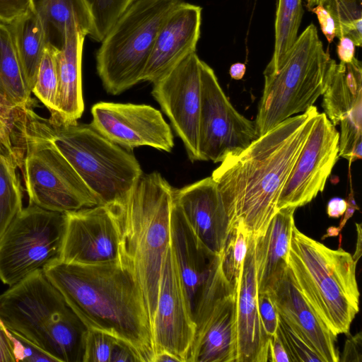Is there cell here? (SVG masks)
I'll return each mask as SVG.
<instances>
[{
    "mask_svg": "<svg viewBox=\"0 0 362 362\" xmlns=\"http://www.w3.org/2000/svg\"><path fill=\"white\" fill-rule=\"evenodd\" d=\"M318 113L313 105L287 118L213 171L230 228L241 222L253 235L266 229Z\"/></svg>",
    "mask_w": 362,
    "mask_h": 362,
    "instance_id": "6da1fadb",
    "label": "cell"
},
{
    "mask_svg": "<svg viewBox=\"0 0 362 362\" xmlns=\"http://www.w3.org/2000/svg\"><path fill=\"white\" fill-rule=\"evenodd\" d=\"M43 272L88 329L127 343L141 362L156 355L150 320L133 275L119 260L95 264L54 262Z\"/></svg>",
    "mask_w": 362,
    "mask_h": 362,
    "instance_id": "7a4b0ae2",
    "label": "cell"
},
{
    "mask_svg": "<svg viewBox=\"0 0 362 362\" xmlns=\"http://www.w3.org/2000/svg\"><path fill=\"white\" fill-rule=\"evenodd\" d=\"M173 192L159 173L153 172L142 175L124 200L107 205L118 230L119 262L139 287L151 326L170 245Z\"/></svg>",
    "mask_w": 362,
    "mask_h": 362,
    "instance_id": "3957f363",
    "label": "cell"
},
{
    "mask_svg": "<svg viewBox=\"0 0 362 362\" xmlns=\"http://www.w3.org/2000/svg\"><path fill=\"white\" fill-rule=\"evenodd\" d=\"M23 132L49 141L102 204L124 200L143 175L132 153L105 138L90 124L55 125L33 107H26L21 129Z\"/></svg>",
    "mask_w": 362,
    "mask_h": 362,
    "instance_id": "277c9868",
    "label": "cell"
},
{
    "mask_svg": "<svg viewBox=\"0 0 362 362\" xmlns=\"http://www.w3.org/2000/svg\"><path fill=\"white\" fill-rule=\"evenodd\" d=\"M0 320L58 362H83L88 328L43 270L0 294Z\"/></svg>",
    "mask_w": 362,
    "mask_h": 362,
    "instance_id": "5b68a950",
    "label": "cell"
},
{
    "mask_svg": "<svg viewBox=\"0 0 362 362\" xmlns=\"http://www.w3.org/2000/svg\"><path fill=\"white\" fill-rule=\"evenodd\" d=\"M356 264L342 248H329L293 227L288 268L301 293L336 336L349 334L359 310Z\"/></svg>",
    "mask_w": 362,
    "mask_h": 362,
    "instance_id": "8992f818",
    "label": "cell"
},
{
    "mask_svg": "<svg viewBox=\"0 0 362 362\" xmlns=\"http://www.w3.org/2000/svg\"><path fill=\"white\" fill-rule=\"evenodd\" d=\"M331 59L316 26L310 23L279 64L264 69V88L255 121L259 136L287 118L304 112L322 95Z\"/></svg>",
    "mask_w": 362,
    "mask_h": 362,
    "instance_id": "52a82bcc",
    "label": "cell"
},
{
    "mask_svg": "<svg viewBox=\"0 0 362 362\" xmlns=\"http://www.w3.org/2000/svg\"><path fill=\"white\" fill-rule=\"evenodd\" d=\"M183 0H136L117 18L96 52V69L107 93L119 95L142 81L163 22Z\"/></svg>",
    "mask_w": 362,
    "mask_h": 362,
    "instance_id": "ba28073f",
    "label": "cell"
},
{
    "mask_svg": "<svg viewBox=\"0 0 362 362\" xmlns=\"http://www.w3.org/2000/svg\"><path fill=\"white\" fill-rule=\"evenodd\" d=\"M65 213L29 205L0 237V280L13 286L37 270L60 260L66 230Z\"/></svg>",
    "mask_w": 362,
    "mask_h": 362,
    "instance_id": "9c48e42d",
    "label": "cell"
},
{
    "mask_svg": "<svg viewBox=\"0 0 362 362\" xmlns=\"http://www.w3.org/2000/svg\"><path fill=\"white\" fill-rule=\"evenodd\" d=\"M21 137L25 152L21 170L29 203L62 213L102 204L49 141L24 132Z\"/></svg>",
    "mask_w": 362,
    "mask_h": 362,
    "instance_id": "30bf717a",
    "label": "cell"
},
{
    "mask_svg": "<svg viewBox=\"0 0 362 362\" xmlns=\"http://www.w3.org/2000/svg\"><path fill=\"white\" fill-rule=\"evenodd\" d=\"M258 137L255 122L234 108L214 71L204 62L199 124L200 160L221 163L228 156L246 148Z\"/></svg>",
    "mask_w": 362,
    "mask_h": 362,
    "instance_id": "8fae6325",
    "label": "cell"
},
{
    "mask_svg": "<svg viewBox=\"0 0 362 362\" xmlns=\"http://www.w3.org/2000/svg\"><path fill=\"white\" fill-rule=\"evenodd\" d=\"M170 247L194 321L227 280L221 269V254L214 253L201 242L174 200L170 217Z\"/></svg>",
    "mask_w": 362,
    "mask_h": 362,
    "instance_id": "7c38bea8",
    "label": "cell"
},
{
    "mask_svg": "<svg viewBox=\"0 0 362 362\" xmlns=\"http://www.w3.org/2000/svg\"><path fill=\"white\" fill-rule=\"evenodd\" d=\"M204 61L193 52L153 83L152 95L169 118L192 162L201 160L199 124Z\"/></svg>",
    "mask_w": 362,
    "mask_h": 362,
    "instance_id": "4fadbf2b",
    "label": "cell"
},
{
    "mask_svg": "<svg viewBox=\"0 0 362 362\" xmlns=\"http://www.w3.org/2000/svg\"><path fill=\"white\" fill-rule=\"evenodd\" d=\"M338 158L339 132L325 112H319L281 191L277 210L313 201L324 190Z\"/></svg>",
    "mask_w": 362,
    "mask_h": 362,
    "instance_id": "5bb4252c",
    "label": "cell"
},
{
    "mask_svg": "<svg viewBox=\"0 0 362 362\" xmlns=\"http://www.w3.org/2000/svg\"><path fill=\"white\" fill-rule=\"evenodd\" d=\"M90 125L127 150L147 146L170 152L174 137L161 112L144 104L99 102L91 107Z\"/></svg>",
    "mask_w": 362,
    "mask_h": 362,
    "instance_id": "9a60e30c",
    "label": "cell"
},
{
    "mask_svg": "<svg viewBox=\"0 0 362 362\" xmlns=\"http://www.w3.org/2000/svg\"><path fill=\"white\" fill-rule=\"evenodd\" d=\"M151 330L156 354L166 352L178 362H187L196 325L170 245L162 267Z\"/></svg>",
    "mask_w": 362,
    "mask_h": 362,
    "instance_id": "2e32d148",
    "label": "cell"
},
{
    "mask_svg": "<svg viewBox=\"0 0 362 362\" xmlns=\"http://www.w3.org/2000/svg\"><path fill=\"white\" fill-rule=\"evenodd\" d=\"M64 213L66 230L59 261L95 264L119 260L118 230L107 205Z\"/></svg>",
    "mask_w": 362,
    "mask_h": 362,
    "instance_id": "e0dca14e",
    "label": "cell"
},
{
    "mask_svg": "<svg viewBox=\"0 0 362 362\" xmlns=\"http://www.w3.org/2000/svg\"><path fill=\"white\" fill-rule=\"evenodd\" d=\"M187 362H236V288L230 286L195 321Z\"/></svg>",
    "mask_w": 362,
    "mask_h": 362,
    "instance_id": "ac0fdd59",
    "label": "cell"
},
{
    "mask_svg": "<svg viewBox=\"0 0 362 362\" xmlns=\"http://www.w3.org/2000/svg\"><path fill=\"white\" fill-rule=\"evenodd\" d=\"M173 200L201 242L214 253L221 255L230 223L221 194L213 178L207 177L174 189Z\"/></svg>",
    "mask_w": 362,
    "mask_h": 362,
    "instance_id": "d6986e66",
    "label": "cell"
},
{
    "mask_svg": "<svg viewBox=\"0 0 362 362\" xmlns=\"http://www.w3.org/2000/svg\"><path fill=\"white\" fill-rule=\"evenodd\" d=\"M202 8L178 4L163 22L146 66L142 81L155 83L189 54L200 37Z\"/></svg>",
    "mask_w": 362,
    "mask_h": 362,
    "instance_id": "ffe728a7",
    "label": "cell"
},
{
    "mask_svg": "<svg viewBox=\"0 0 362 362\" xmlns=\"http://www.w3.org/2000/svg\"><path fill=\"white\" fill-rule=\"evenodd\" d=\"M268 293L279 315L308 341L323 362H339L337 336L301 293L288 267Z\"/></svg>",
    "mask_w": 362,
    "mask_h": 362,
    "instance_id": "44dd1931",
    "label": "cell"
},
{
    "mask_svg": "<svg viewBox=\"0 0 362 362\" xmlns=\"http://www.w3.org/2000/svg\"><path fill=\"white\" fill-rule=\"evenodd\" d=\"M254 235L251 234L240 281L236 288L237 361L267 362L270 338L262 325L257 305Z\"/></svg>",
    "mask_w": 362,
    "mask_h": 362,
    "instance_id": "7402d4cb",
    "label": "cell"
},
{
    "mask_svg": "<svg viewBox=\"0 0 362 362\" xmlns=\"http://www.w3.org/2000/svg\"><path fill=\"white\" fill-rule=\"evenodd\" d=\"M296 209L292 206L278 209L266 229L254 235L258 293H268L288 267Z\"/></svg>",
    "mask_w": 362,
    "mask_h": 362,
    "instance_id": "603a6c76",
    "label": "cell"
},
{
    "mask_svg": "<svg viewBox=\"0 0 362 362\" xmlns=\"http://www.w3.org/2000/svg\"><path fill=\"white\" fill-rule=\"evenodd\" d=\"M85 37L77 28H73L64 46L57 50L58 91L55 110L48 119L53 124L76 122L83 112L81 65Z\"/></svg>",
    "mask_w": 362,
    "mask_h": 362,
    "instance_id": "cb8c5ba5",
    "label": "cell"
},
{
    "mask_svg": "<svg viewBox=\"0 0 362 362\" xmlns=\"http://www.w3.org/2000/svg\"><path fill=\"white\" fill-rule=\"evenodd\" d=\"M322 107L334 126L362 114V66L354 57L339 64L331 59L327 74Z\"/></svg>",
    "mask_w": 362,
    "mask_h": 362,
    "instance_id": "d4e9b609",
    "label": "cell"
},
{
    "mask_svg": "<svg viewBox=\"0 0 362 362\" xmlns=\"http://www.w3.org/2000/svg\"><path fill=\"white\" fill-rule=\"evenodd\" d=\"M49 45L60 49L69 31L77 28L91 38L94 24L86 0H31Z\"/></svg>",
    "mask_w": 362,
    "mask_h": 362,
    "instance_id": "484cf974",
    "label": "cell"
},
{
    "mask_svg": "<svg viewBox=\"0 0 362 362\" xmlns=\"http://www.w3.org/2000/svg\"><path fill=\"white\" fill-rule=\"evenodd\" d=\"M8 27L25 86L31 92L42 57L49 44L45 30L33 9L8 24Z\"/></svg>",
    "mask_w": 362,
    "mask_h": 362,
    "instance_id": "4316f807",
    "label": "cell"
},
{
    "mask_svg": "<svg viewBox=\"0 0 362 362\" xmlns=\"http://www.w3.org/2000/svg\"><path fill=\"white\" fill-rule=\"evenodd\" d=\"M0 93L13 105L33 107L31 92L27 88L8 25L0 22Z\"/></svg>",
    "mask_w": 362,
    "mask_h": 362,
    "instance_id": "83f0119b",
    "label": "cell"
},
{
    "mask_svg": "<svg viewBox=\"0 0 362 362\" xmlns=\"http://www.w3.org/2000/svg\"><path fill=\"white\" fill-rule=\"evenodd\" d=\"M303 13L302 0H276L274 47L266 68H273L284 60L298 36Z\"/></svg>",
    "mask_w": 362,
    "mask_h": 362,
    "instance_id": "f1b7e54d",
    "label": "cell"
},
{
    "mask_svg": "<svg viewBox=\"0 0 362 362\" xmlns=\"http://www.w3.org/2000/svg\"><path fill=\"white\" fill-rule=\"evenodd\" d=\"M18 169L15 157L0 152V237L23 208Z\"/></svg>",
    "mask_w": 362,
    "mask_h": 362,
    "instance_id": "f546056e",
    "label": "cell"
},
{
    "mask_svg": "<svg viewBox=\"0 0 362 362\" xmlns=\"http://www.w3.org/2000/svg\"><path fill=\"white\" fill-rule=\"evenodd\" d=\"M251 233L241 222L232 225L221 255V266L226 280L237 288L247 253Z\"/></svg>",
    "mask_w": 362,
    "mask_h": 362,
    "instance_id": "4dcf8cb0",
    "label": "cell"
},
{
    "mask_svg": "<svg viewBox=\"0 0 362 362\" xmlns=\"http://www.w3.org/2000/svg\"><path fill=\"white\" fill-rule=\"evenodd\" d=\"M56 47L48 44L42 57L32 93L47 108L50 115L56 107L58 91V74Z\"/></svg>",
    "mask_w": 362,
    "mask_h": 362,
    "instance_id": "1f68e13d",
    "label": "cell"
},
{
    "mask_svg": "<svg viewBox=\"0 0 362 362\" xmlns=\"http://www.w3.org/2000/svg\"><path fill=\"white\" fill-rule=\"evenodd\" d=\"M136 0H86L93 16L91 39L101 42L122 13Z\"/></svg>",
    "mask_w": 362,
    "mask_h": 362,
    "instance_id": "d6a6232c",
    "label": "cell"
},
{
    "mask_svg": "<svg viewBox=\"0 0 362 362\" xmlns=\"http://www.w3.org/2000/svg\"><path fill=\"white\" fill-rule=\"evenodd\" d=\"M276 334L281 339L291 362H323L308 341L279 315Z\"/></svg>",
    "mask_w": 362,
    "mask_h": 362,
    "instance_id": "836d02e7",
    "label": "cell"
},
{
    "mask_svg": "<svg viewBox=\"0 0 362 362\" xmlns=\"http://www.w3.org/2000/svg\"><path fill=\"white\" fill-rule=\"evenodd\" d=\"M119 341L105 332L88 329L84 341L83 362H111Z\"/></svg>",
    "mask_w": 362,
    "mask_h": 362,
    "instance_id": "e575fe53",
    "label": "cell"
},
{
    "mask_svg": "<svg viewBox=\"0 0 362 362\" xmlns=\"http://www.w3.org/2000/svg\"><path fill=\"white\" fill-rule=\"evenodd\" d=\"M24 108L11 103L0 93V127L12 138L17 149L24 156L21 128L23 120Z\"/></svg>",
    "mask_w": 362,
    "mask_h": 362,
    "instance_id": "d590c367",
    "label": "cell"
},
{
    "mask_svg": "<svg viewBox=\"0 0 362 362\" xmlns=\"http://www.w3.org/2000/svg\"><path fill=\"white\" fill-rule=\"evenodd\" d=\"M8 331L13 343L17 361L58 362L55 358L45 352L19 334L9 329Z\"/></svg>",
    "mask_w": 362,
    "mask_h": 362,
    "instance_id": "8d00e7d4",
    "label": "cell"
},
{
    "mask_svg": "<svg viewBox=\"0 0 362 362\" xmlns=\"http://www.w3.org/2000/svg\"><path fill=\"white\" fill-rule=\"evenodd\" d=\"M257 305L262 325L267 336L271 338L276 334L279 313L269 293H258Z\"/></svg>",
    "mask_w": 362,
    "mask_h": 362,
    "instance_id": "74e56055",
    "label": "cell"
},
{
    "mask_svg": "<svg viewBox=\"0 0 362 362\" xmlns=\"http://www.w3.org/2000/svg\"><path fill=\"white\" fill-rule=\"evenodd\" d=\"M31 9V0H0V22L11 24Z\"/></svg>",
    "mask_w": 362,
    "mask_h": 362,
    "instance_id": "f35d334b",
    "label": "cell"
},
{
    "mask_svg": "<svg viewBox=\"0 0 362 362\" xmlns=\"http://www.w3.org/2000/svg\"><path fill=\"white\" fill-rule=\"evenodd\" d=\"M310 11L317 16L322 32L328 42H332L335 37V23L331 14L323 4H319L313 7Z\"/></svg>",
    "mask_w": 362,
    "mask_h": 362,
    "instance_id": "ab89813d",
    "label": "cell"
},
{
    "mask_svg": "<svg viewBox=\"0 0 362 362\" xmlns=\"http://www.w3.org/2000/svg\"><path fill=\"white\" fill-rule=\"evenodd\" d=\"M361 334L350 336L346 341L344 350L339 361H361Z\"/></svg>",
    "mask_w": 362,
    "mask_h": 362,
    "instance_id": "60d3db41",
    "label": "cell"
},
{
    "mask_svg": "<svg viewBox=\"0 0 362 362\" xmlns=\"http://www.w3.org/2000/svg\"><path fill=\"white\" fill-rule=\"evenodd\" d=\"M349 37L356 47L362 45V18L341 25L335 30V37Z\"/></svg>",
    "mask_w": 362,
    "mask_h": 362,
    "instance_id": "b9f144b4",
    "label": "cell"
},
{
    "mask_svg": "<svg viewBox=\"0 0 362 362\" xmlns=\"http://www.w3.org/2000/svg\"><path fill=\"white\" fill-rule=\"evenodd\" d=\"M0 362H18L13 341L8 329L0 320Z\"/></svg>",
    "mask_w": 362,
    "mask_h": 362,
    "instance_id": "7bdbcfd3",
    "label": "cell"
},
{
    "mask_svg": "<svg viewBox=\"0 0 362 362\" xmlns=\"http://www.w3.org/2000/svg\"><path fill=\"white\" fill-rule=\"evenodd\" d=\"M268 361L291 362L288 354L277 334L270 338Z\"/></svg>",
    "mask_w": 362,
    "mask_h": 362,
    "instance_id": "ee69618b",
    "label": "cell"
},
{
    "mask_svg": "<svg viewBox=\"0 0 362 362\" xmlns=\"http://www.w3.org/2000/svg\"><path fill=\"white\" fill-rule=\"evenodd\" d=\"M0 152L15 157L19 164L20 169L23 163V156L17 149L11 136L0 127Z\"/></svg>",
    "mask_w": 362,
    "mask_h": 362,
    "instance_id": "f6af8a7d",
    "label": "cell"
},
{
    "mask_svg": "<svg viewBox=\"0 0 362 362\" xmlns=\"http://www.w3.org/2000/svg\"><path fill=\"white\" fill-rule=\"evenodd\" d=\"M339 39V42L337 47V55L340 62L347 64L352 61L355 57V45L348 37L343 36Z\"/></svg>",
    "mask_w": 362,
    "mask_h": 362,
    "instance_id": "bcb514c9",
    "label": "cell"
},
{
    "mask_svg": "<svg viewBox=\"0 0 362 362\" xmlns=\"http://www.w3.org/2000/svg\"><path fill=\"white\" fill-rule=\"evenodd\" d=\"M346 200L339 197L331 199L327 205V214L329 218L342 216L346 209Z\"/></svg>",
    "mask_w": 362,
    "mask_h": 362,
    "instance_id": "7dc6e473",
    "label": "cell"
},
{
    "mask_svg": "<svg viewBox=\"0 0 362 362\" xmlns=\"http://www.w3.org/2000/svg\"><path fill=\"white\" fill-rule=\"evenodd\" d=\"M346 203H347L346 209L343 215V218H341L339 226L337 227L340 231L344 228V226L346 223L347 221L350 218H351V216H353L355 211L359 209L357 204L356 203V201H355V199L354 197V192H353L352 189L347 197Z\"/></svg>",
    "mask_w": 362,
    "mask_h": 362,
    "instance_id": "c3c4849f",
    "label": "cell"
},
{
    "mask_svg": "<svg viewBox=\"0 0 362 362\" xmlns=\"http://www.w3.org/2000/svg\"><path fill=\"white\" fill-rule=\"evenodd\" d=\"M246 71V66L243 63H235L232 64L229 69V74L232 78L240 80L243 78Z\"/></svg>",
    "mask_w": 362,
    "mask_h": 362,
    "instance_id": "681fc988",
    "label": "cell"
},
{
    "mask_svg": "<svg viewBox=\"0 0 362 362\" xmlns=\"http://www.w3.org/2000/svg\"><path fill=\"white\" fill-rule=\"evenodd\" d=\"M356 231H357V241L356 250L352 255L354 260L357 263L361 256V249H362V232H361V225L360 223H356Z\"/></svg>",
    "mask_w": 362,
    "mask_h": 362,
    "instance_id": "f907efd6",
    "label": "cell"
},
{
    "mask_svg": "<svg viewBox=\"0 0 362 362\" xmlns=\"http://www.w3.org/2000/svg\"><path fill=\"white\" fill-rule=\"evenodd\" d=\"M176 361L178 362L177 358L171 354L166 352H160L156 354L153 362H168Z\"/></svg>",
    "mask_w": 362,
    "mask_h": 362,
    "instance_id": "816d5d0a",
    "label": "cell"
},
{
    "mask_svg": "<svg viewBox=\"0 0 362 362\" xmlns=\"http://www.w3.org/2000/svg\"><path fill=\"white\" fill-rule=\"evenodd\" d=\"M327 0H307L306 1V7L310 11V10L319 5V4H323Z\"/></svg>",
    "mask_w": 362,
    "mask_h": 362,
    "instance_id": "f5cc1de1",
    "label": "cell"
},
{
    "mask_svg": "<svg viewBox=\"0 0 362 362\" xmlns=\"http://www.w3.org/2000/svg\"><path fill=\"white\" fill-rule=\"evenodd\" d=\"M340 230L337 227H330L327 229V233L323 236V239L326 237L337 236L339 234Z\"/></svg>",
    "mask_w": 362,
    "mask_h": 362,
    "instance_id": "db71d44e",
    "label": "cell"
}]
</instances>
